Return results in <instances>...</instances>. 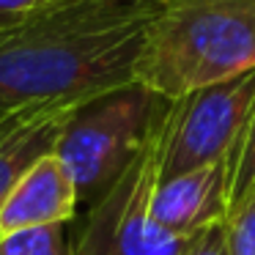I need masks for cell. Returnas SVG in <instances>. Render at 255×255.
<instances>
[{
	"mask_svg": "<svg viewBox=\"0 0 255 255\" xmlns=\"http://www.w3.org/2000/svg\"><path fill=\"white\" fill-rule=\"evenodd\" d=\"M167 99L129 83L80 105L63 124L55 154L77 184L80 203L99 200L132 165L154 127L165 116Z\"/></svg>",
	"mask_w": 255,
	"mask_h": 255,
	"instance_id": "obj_3",
	"label": "cell"
},
{
	"mask_svg": "<svg viewBox=\"0 0 255 255\" xmlns=\"http://www.w3.org/2000/svg\"><path fill=\"white\" fill-rule=\"evenodd\" d=\"M178 255H228L225 247V222L214 228H206V231H198L195 236H189L184 242L181 253Z\"/></svg>",
	"mask_w": 255,
	"mask_h": 255,
	"instance_id": "obj_12",
	"label": "cell"
},
{
	"mask_svg": "<svg viewBox=\"0 0 255 255\" xmlns=\"http://www.w3.org/2000/svg\"><path fill=\"white\" fill-rule=\"evenodd\" d=\"M228 255H255V192L233 206L225 220Z\"/></svg>",
	"mask_w": 255,
	"mask_h": 255,
	"instance_id": "obj_11",
	"label": "cell"
},
{
	"mask_svg": "<svg viewBox=\"0 0 255 255\" xmlns=\"http://www.w3.org/2000/svg\"><path fill=\"white\" fill-rule=\"evenodd\" d=\"M66 225L30 228L0 239V255H72Z\"/></svg>",
	"mask_w": 255,
	"mask_h": 255,
	"instance_id": "obj_9",
	"label": "cell"
},
{
	"mask_svg": "<svg viewBox=\"0 0 255 255\" xmlns=\"http://www.w3.org/2000/svg\"><path fill=\"white\" fill-rule=\"evenodd\" d=\"M233 154L159 181L154 192V220L178 239L222 225L231 214Z\"/></svg>",
	"mask_w": 255,
	"mask_h": 255,
	"instance_id": "obj_6",
	"label": "cell"
},
{
	"mask_svg": "<svg viewBox=\"0 0 255 255\" xmlns=\"http://www.w3.org/2000/svg\"><path fill=\"white\" fill-rule=\"evenodd\" d=\"M255 72V0H165L145 33L134 83L176 102Z\"/></svg>",
	"mask_w": 255,
	"mask_h": 255,
	"instance_id": "obj_2",
	"label": "cell"
},
{
	"mask_svg": "<svg viewBox=\"0 0 255 255\" xmlns=\"http://www.w3.org/2000/svg\"><path fill=\"white\" fill-rule=\"evenodd\" d=\"M80 105H36L0 118V206L17 181L52 154L63 124Z\"/></svg>",
	"mask_w": 255,
	"mask_h": 255,
	"instance_id": "obj_8",
	"label": "cell"
},
{
	"mask_svg": "<svg viewBox=\"0 0 255 255\" xmlns=\"http://www.w3.org/2000/svg\"><path fill=\"white\" fill-rule=\"evenodd\" d=\"M80 206L77 184L61 156H41L0 206V239L30 228L66 225Z\"/></svg>",
	"mask_w": 255,
	"mask_h": 255,
	"instance_id": "obj_7",
	"label": "cell"
},
{
	"mask_svg": "<svg viewBox=\"0 0 255 255\" xmlns=\"http://www.w3.org/2000/svg\"><path fill=\"white\" fill-rule=\"evenodd\" d=\"M170 107V105H167ZM167 116V110H165ZM165 116L116 184L91 203L88 220L72 255H178L187 239L173 236L154 220Z\"/></svg>",
	"mask_w": 255,
	"mask_h": 255,
	"instance_id": "obj_4",
	"label": "cell"
},
{
	"mask_svg": "<svg viewBox=\"0 0 255 255\" xmlns=\"http://www.w3.org/2000/svg\"><path fill=\"white\" fill-rule=\"evenodd\" d=\"M165 0H58L0 41V118L36 105H85L134 83Z\"/></svg>",
	"mask_w": 255,
	"mask_h": 255,
	"instance_id": "obj_1",
	"label": "cell"
},
{
	"mask_svg": "<svg viewBox=\"0 0 255 255\" xmlns=\"http://www.w3.org/2000/svg\"><path fill=\"white\" fill-rule=\"evenodd\" d=\"M255 192V107L250 124L244 129L242 140L233 154V170H231V209L239 206L244 198Z\"/></svg>",
	"mask_w": 255,
	"mask_h": 255,
	"instance_id": "obj_10",
	"label": "cell"
},
{
	"mask_svg": "<svg viewBox=\"0 0 255 255\" xmlns=\"http://www.w3.org/2000/svg\"><path fill=\"white\" fill-rule=\"evenodd\" d=\"M255 107V72L170 102L162 127L159 181L233 154Z\"/></svg>",
	"mask_w": 255,
	"mask_h": 255,
	"instance_id": "obj_5",
	"label": "cell"
},
{
	"mask_svg": "<svg viewBox=\"0 0 255 255\" xmlns=\"http://www.w3.org/2000/svg\"><path fill=\"white\" fill-rule=\"evenodd\" d=\"M58 0H0V17H30Z\"/></svg>",
	"mask_w": 255,
	"mask_h": 255,
	"instance_id": "obj_13",
	"label": "cell"
},
{
	"mask_svg": "<svg viewBox=\"0 0 255 255\" xmlns=\"http://www.w3.org/2000/svg\"><path fill=\"white\" fill-rule=\"evenodd\" d=\"M30 17H33V14H30ZM25 19H28V17H0V41L6 39V36H11L14 30L25 22Z\"/></svg>",
	"mask_w": 255,
	"mask_h": 255,
	"instance_id": "obj_14",
	"label": "cell"
}]
</instances>
